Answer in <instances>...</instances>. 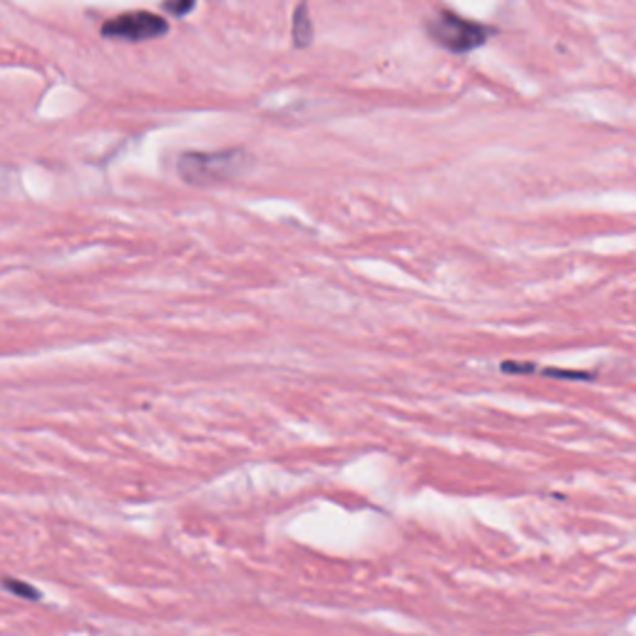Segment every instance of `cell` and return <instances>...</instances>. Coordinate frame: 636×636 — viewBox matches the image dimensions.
Listing matches in <instances>:
<instances>
[{
  "instance_id": "obj_3",
  "label": "cell",
  "mask_w": 636,
  "mask_h": 636,
  "mask_svg": "<svg viewBox=\"0 0 636 636\" xmlns=\"http://www.w3.org/2000/svg\"><path fill=\"white\" fill-rule=\"evenodd\" d=\"M169 33V23L163 15L147 13V11H135V13H122L110 18L108 23L102 25V35L108 41H122V43H145L155 41V37H163Z\"/></svg>"
},
{
  "instance_id": "obj_6",
  "label": "cell",
  "mask_w": 636,
  "mask_h": 636,
  "mask_svg": "<svg viewBox=\"0 0 636 636\" xmlns=\"http://www.w3.org/2000/svg\"><path fill=\"white\" fill-rule=\"evenodd\" d=\"M543 373L549 378H569V381H587V378H594V373H579V370H555V368H545Z\"/></svg>"
},
{
  "instance_id": "obj_4",
  "label": "cell",
  "mask_w": 636,
  "mask_h": 636,
  "mask_svg": "<svg viewBox=\"0 0 636 636\" xmlns=\"http://www.w3.org/2000/svg\"><path fill=\"white\" fill-rule=\"evenodd\" d=\"M293 45L297 47H309L313 43V25H311V15H309V5H299L297 13H293Z\"/></svg>"
},
{
  "instance_id": "obj_5",
  "label": "cell",
  "mask_w": 636,
  "mask_h": 636,
  "mask_svg": "<svg viewBox=\"0 0 636 636\" xmlns=\"http://www.w3.org/2000/svg\"><path fill=\"white\" fill-rule=\"evenodd\" d=\"M197 0H165L163 8L169 15H177V18H185L194 11Z\"/></svg>"
},
{
  "instance_id": "obj_8",
  "label": "cell",
  "mask_w": 636,
  "mask_h": 636,
  "mask_svg": "<svg viewBox=\"0 0 636 636\" xmlns=\"http://www.w3.org/2000/svg\"><path fill=\"white\" fill-rule=\"evenodd\" d=\"M301 3H303V5H309V0H301Z\"/></svg>"
},
{
  "instance_id": "obj_7",
  "label": "cell",
  "mask_w": 636,
  "mask_h": 636,
  "mask_svg": "<svg viewBox=\"0 0 636 636\" xmlns=\"http://www.w3.org/2000/svg\"><path fill=\"white\" fill-rule=\"evenodd\" d=\"M8 590L15 592V594H23V596H31V600H37V592L35 590H27L25 582H15V579H5Z\"/></svg>"
},
{
  "instance_id": "obj_1",
  "label": "cell",
  "mask_w": 636,
  "mask_h": 636,
  "mask_svg": "<svg viewBox=\"0 0 636 636\" xmlns=\"http://www.w3.org/2000/svg\"><path fill=\"white\" fill-rule=\"evenodd\" d=\"M246 165H249V155L244 149H222V152H187L179 157L177 172L187 185L194 187H212L232 182L239 177Z\"/></svg>"
},
{
  "instance_id": "obj_2",
  "label": "cell",
  "mask_w": 636,
  "mask_h": 636,
  "mask_svg": "<svg viewBox=\"0 0 636 636\" xmlns=\"http://www.w3.org/2000/svg\"><path fill=\"white\" fill-rule=\"evenodd\" d=\"M425 31H428L435 45H440L443 51H450L458 55L478 51V47L486 45L488 37L492 35L488 25L468 21V18L450 13V11H443L438 15L428 18V21H425Z\"/></svg>"
}]
</instances>
